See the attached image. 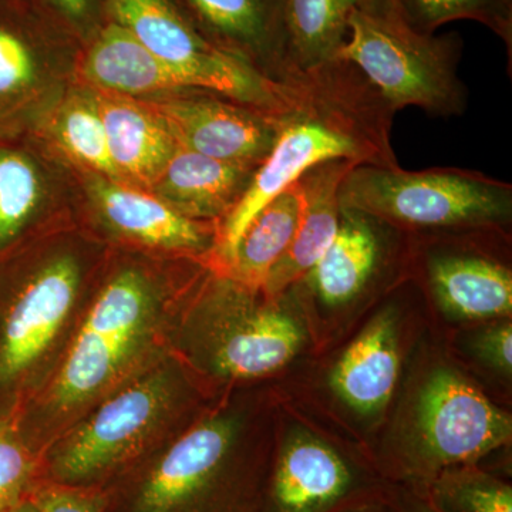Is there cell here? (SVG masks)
<instances>
[{"instance_id": "cell-1", "label": "cell", "mask_w": 512, "mask_h": 512, "mask_svg": "<svg viewBox=\"0 0 512 512\" xmlns=\"http://www.w3.org/2000/svg\"><path fill=\"white\" fill-rule=\"evenodd\" d=\"M274 113L275 146L221 222L217 245L225 265L255 215L313 165L346 160L399 167L392 144L397 111L348 60L338 57L281 82V106Z\"/></svg>"}, {"instance_id": "cell-2", "label": "cell", "mask_w": 512, "mask_h": 512, "mask_svg": "<svg viewBox=\"0 0 512 512\" xmlns=\"http://www.w3.org/2000/svg\"><path fill=\"white\" fill-rule=\"evenodd\" d=\"M340 205L376 215L397 229L427 234L505 228L512 185L453 167L406 171L355 165L340 187Z\"/></svg>"}, {"instance_id": "cell-3", "label": "cell", "mask_w": 512, "mask_h": 512, "mask_svg": "<svg viewBox=\"0 0 512 512\" xmlns=\"http://www.w3.org/2000/svg\"><path fill=\"white\" fill-rule=\"evenodd\" d=\"M235 421L214 417L109 488L106 512H258V488L234 466Z\"/></svg>"}, {"instance_id": "cell-4", "label": "cell", "mask_w": 512, "mask_h": 512, "mask_svg": "<svg viewBox=\"0 0 512 512\" xmlns=\"http://www.w3.org/2000/svg\"><path fill=\"white\" fill-rule=\"evenodd\" d=\"M461 49L457 35H423L392 8L356 9L338 57L356 66L394 110L413 106L431 116L454 117L467 109V89L457 73Z\"/></svg>"}, {"instance_id": "cell-5", "label": "cell", "mask_w": 512, "mask_h": 512, "mask_svg": "<svg viewBox=\"0 0 512 512\" xmlns=\"http://www.w3.org/2000/svg\"><path fill=\"white\" fill-rule=\"evenodd\" d=\"M178 393L177 375L168 366L128 384L49 448L40 478L109 490L140 466Z\"/></svg>"}, {"instance_id": "cell-6", "label": "cell", "mask_w": 512, "mask_h": 512, "mask_svg": "<svg viewBox=\"0 0 512 512\" xmlns=\"http://www.w3.org/2000/svg\"><path fill=\"white\" fill-rule=\"evenodd\" d=\"M160 289L140 266L110 276L86 313L49 393V404L69 412L117 382L150 342Z\"/></svg>"}, {"instance_id": "cell-7", "label": "cell", "mask_w": 512, "mask_h": 512, "mask_svg": "<svg viewBox=\"0 0 512 512\" xmlns=\"http://www.w3.org/2000/svg\"><path fill=\"white\" fill-rule=\"evenodd\" d=\"M104 6L107 22L188 74L195 89L266 111H275L281 104V84L211 45L173 0H104Z\"/></svg>"}, {"instance_id": "cell-8", "label": "cell", "mask_w": 512, "mask_h": 512, "mask_svg": "<svg viewBox=\"0 0 512 512\" xmlns=\"http://www.w3.org/2000/svg\"><path fill=\"white\" fill-rule=\"evenodd\" d=\"M420 448L402 473L430 484L450 467L471 466L510 443V414L450 370H437L420 394Z\"/></svg>"}, {"instance_id": "cell-9", "label": "cell", "mask_w": 512, "mask_h": 512, "mask_svg": "<svg viewBox=\"0 0 512 512\" xmlns=\"http://www.w3.org/2000/svg\"><path fill=\"white\" fill-rule=\"evenodd\" d=\"M82 284L76 256H52L10 293L0 313V389L12 387L42 359L73 311Z\"/></svg>"}, {"instance_id": "cell-10", "label": "cell", "mask_w": 512, "mask_h": 512, "mask_svg": "<svg viewBox=\"0 0 512 512\" xmlns=\"http://www.w3.org/2000/svg\"><path fill=\"white\" fill-rule=\"evenodd\" d=\"M146 104L178 146L227 163L258 168L271 154L278 136L274 111L208 90H184Z\"/></svg>"}, {"instance_id": "cell-11", "label": "cell", "mask_w": 512, "mask_h": 512, "mask_svg": "<svg viewBox=\"0 0 512 512\" xmlns=\"http://www.w3.org/2000/svg\"><path fill=\"white\" fill-rule=\"evenodd\" d=\"M211 45L271 80L292 76L285 0H173Z\"/></svg>"}, {"instance_id": "cell-12", "label": "cell", "mask_w": 512, "mask_h": 512, "mask_svg": "<svg viewBox=\"0 0 512 512\" xmlns=\"http://www.w3.org/2000/svg\"><path fill=\"white\" fill-rule=\"evenodd\" d=\"M74 40L39 0L0 2V130L32 99L47 60L74 52Z\"/></svg>"}, {"instance_id": "cell-13", "label": "cell", "mask_w": 512, "mask_h": 512, "mask_svg": "<svg viewBox=\"0 0 512 512\" xmlns=\"http://www.w3.org/2000/svg\"><path fill=\"white\" fill-rule=\"evenodd\" d=\"M345 456L312 436H293L276 458L258 512H338L360 494Z\"/></svg>"}, {"instance_id": "cell-14", "label": "cell", "mask_w": 512, "mask_h": 512, "mask_svg": "<svg viewBox=\"0 0 512 512\" xmlns=\"http://www.w3.org/2000/svg\"><path fill=\"white\" fill-rule=\"evenodd\" d=\"M423 276L437 305L453 318L511 315L512 272L500 256L466 245L433 244L424 252Z\"/></svg>"}, {"instance_id": "cell-15", "label": "cell", "mask_w": 512, "mask_h": 512, "mask_svg": "<svg viewBox=\"0 0 512 512\" xmlns=\"http://www.w3.org/2000/svg\"><path fill=\"white\" fill-rule=\"evenodd\" d=\"M87 191L111 229L147 247L200 254L217 244L210 222L184 217L134 185L92 174L87 178Z\"/></svg>"}, {"instance_id": "cell-16", "label": "cell", "mask_w": 512, "mask_h": 512, "mask_svg": "<svg viewBox=\"0 0 512 512\" xmlns=\"http://www.w3.org/2000/svg\"><path fill=\"white\" fill-rule=\"evenodd\" d=\"M392 229V224L376 215L342 207L338 234L303 278L306 286L328 306L356 301L375 284L389 261Z\"/></svg>"}, {"instance_id": "cell-17", "label": "cell", "mask_w": 512, "mask_h": 512, "mask_svg": "<svg viewBox=\"0 0 512 512\" xmlns=\"http://www.w3.org/2000/svg\"><path fill=\"white\" fill-rule=\"evenodd\" d=\"M247 289V288H245ZM241 308L227 312L229 319L215 333L208 349V365L229 379H255L284 367L303 342L301 326L291 315L275 308Z\"/></svg>"}, {"instance_id": "cell-18", "label": "cell", "mask_w": 512, "mask_h": 512, "mask_svg": "<svg viewBox=\"0 0 512 512\" xmlns=\"http://www.w3.org/2000/svg\"><path fill=\"white\" fill-rule=\"evenodd\" d=\"M357 164L330 160L313 165L298 178L302 212L291 247L269 272L262 289L276 296L302 281L328 251L340 224V187Z\"/></svg>"}, {"instance_id": "cell-19", "label": "cell", "mask_w": 512, "mask_h": 512, "mask_svg": "<svg viewBox=\"0 0 512 512\" xmlns=\"http://www.w3.org/2000/svg\"><path fill=\"white\" fill-rule=\"evenodd\" d=\"M77 64L87 83L99 92L117 96L174 94L195 89L188 74L154 56L126 30L110 22L83 46Z\"/></svg>"}, {"instance_id": "cell-20", "label": "cell", "mask_w": 512, "mask_h": 512, "mask_svg": "<svg viewBox=\"0 0 512 512\" xmlns=\"http://www.w3.org/2000/svg\"><path fill=\"white\" fill-rule=\"evenodd\" d=\"M256 167L227 163L178 146L151 185L173 210L195 221H224L252 183Z\"/></svg>"}, {"instance_id": "cell-21", "label": "cell", "mask_w": 512, "mask_h": 512, "mask_svg": "<svg viewBox=\"0 0 512 512\" xmlns=\"http://www.w3.org/2000/svg\"><path fill=\"white\" fill-rule=\"evenodd\" d=\"M93 96L121 181L150 190L177 148L170 131L146 103L103 92Z\"/></svg>"}, {"instance_id": "cell-22", "label": "cell", "mask_w": 512, "mask_h": 512, "mask_svg": "<svg viewBox=\"0 0 512 512\" xmlns=\"http://www.w3.org/2000/svg\"><path fill=\"white\" fill-rule=\"evenodd\" d=\"M400 357L392 311L376 316L343 353L330 386L343 403L360 414L380 412L396 387Z\"/></svg>"}, {"instance_id": "cell-23", "label": "cell", "mask_w": 512, "mask_h": 512, "mask_svg": "<svg viewBox=\"0 0 512 512\" xmlns=\"http://www.w3.org/2000/svg\"><path fill=\"white\" fill-rule=\"evenodd\" d=\"M302 212L298 180L275 195L249 222L229 259V278L255 291L291 247Z\"/></svg>"}, {"instance_id": "cell-24", "label": "cell", "mask_w": 512, "mask_h": 512, "mask_svg": "<svg viewBox=\"0 0 512 512\" xmlns=\"http://www.w3.org/2000/svg\"><path fill=\"white\" fill-rule=\"evenodd\" d=\"M359 0H285L286 47L292 76L338 59Z\"/></svg>"}, {"instance_id": "cell-25", "label": "cell", "mask_w": 512, "mask_h": 512, "mask_svg": "<svg viewBox=\"0 0 512 512\" xmlns=\"http://www.w3.org/2000/svg\"><path fill=\"white\" fill-rule=\"evenodd\" d=\"M45 195V177L32 154L0 140V252L19 241Z\"/></svg>"}, {"instance_id": "cell-26", "label": "cell", "mask_w": 512, "mask_h": 512, "mask_svg": "<svg viewBox=\"0 0 512 512\" xmlns=\"http://www.w3.org/2000/svg\"><path fill=\"white\" fill-rule=\"evenodd\" d=\"M390 8L423 35H434V30L453 20L483 23L507 46L511 73L512 0H392Z\"/></svg>"}, {"instance_id": "cell-27", "label": "cell", "mask_w": 512, "mask_h": 512, "mask_svg": "<svg viewBox=\"0 0 512 512\" xmlns=\"http://www.w3.org/2000/svg\"><path fill=\"white\" fill-rule=\"evenodd\" d=\"M53 134L72 160L93 174L121 181L111 160L106 128L94 96H73L57 113Z\"/></svg>"}, {"instance_id": "cell-28", "label": "cell", "mask_w": 512, "mask_h": 512, "mask_svg": "<svg viewBox=\"0 0 512 512\" xmlns=\"http://www.w3.org/2000/svg\"><path fill=\"white\" fill-rule=\"evenodd\" d=\"M429 503L439 512H512V488L476 468L450 467L429 484Z\"/></svg>"}, {"instance_id": "cell-29", "label": "cell", "mask_w": 512, "mask_h": 512, "mask_svg": "<svg viewBox=\"0 0 512 512\" xmlns=\"http://www.w3.org/2000/svg\"><path fill=\"white\" fill-rule=\"evenodd\" d=\"M40 470L42 458L10 424L0 421V512H12L28 498Z\"/></svg>"}, {"instance_id": "cell-30", "label": "cell", "mask_w": 512, "mask_h": 512, "mask_svg": "<svg viewBox=\"0 0 512 512\" xmlns=\"http://www.w3.org/2000/svg\"><path fill=\"white\" fill-rule=\"evenodd\" d=\"M28 500L37 512H106L109 490L39 478L29 491Z\"/></svg>"}, {"instance_id": "cell-31", "label": "cell", "mask_w": 512, "mask_h": 512, "mask_svg": "<svg viewBox=\"0 0 512 512\" xmlns=\"http://www.w3.org/2000/svg\"><path fill=\"white\" fill-rule=\"evenodd\" d=\"M53 16L66 26L82 45L106 26L104 0H39Z\"/></svg>"}, {"instance_id": "cell-32", "label": "cell", "mask_w": 512, "mask_h": 512, "mask_svg": "<svg viewBox=\"0 0 512 512\" xmlns=\"http://www.w3.org/2000/svg\"><path fill=\"white\" fill-rule=\"evenodd\" d=\"M478 352L490 363L505 373L512 369V328L510 323L497 326L485 332L478 339Z\"/></svg>"}, {"instance_id": "cell-33", "label": "cell", "mask_w": 512, "mask_h": 512, "mask_svg": "<svg viewBox=\"0 0 512 512\" xmlns=\"http://www.w3.org/2000/svg\"><path fill=\"white\" fill-rule=\"evenodd\" d=\"M400 512H439L429 503L427 498L412 497L403 500L399 507Z\"/></svg>"}, {"instance_id": "cell-34", "label": "cell", "mask_w": 512, "mask_h": 512, "mask_svg": "<svg viewBox=\"0 0 512 512\" xmlns=\"http://www.w3.org/2000/svg\"><path fill=\"white\" fill-rule=\"evenodd\" d=\"M392 5V0H359V8L366 12L383 13L387 12Z\"/></svg>"}, {"instance_id": "cell-35", "label": "cell", "mask_w": 512, "mask_h": 512, "mask_svg": "<svg viewBox=\"0 0 512 512\" xmlns=\"http://www.w3.org/2000/svg\"><path fill=\"white\" fill-rule=\"evenodd\" d=\"M12 512H37V511H36V508L33 507L32 504H30V501L28 500V498H26V500L23 501V503H20L18 505V507H16L15 510H13Z\"/></svg>"}, {"instance_id": "cell-36", "label": "cell", "mask_w": 512, "mask_h": 512, "mask_svg": "<svg viewBox=\"0 0 512 512\" xmlns=\"http://www.w3.org/2000/svg\"><path fill=\"white\" fill-rule=\"evenodd\" d=\"M338 512H379V511L369 510V508H360V510H348V511L339 510Z\"/></svg>"}, {"instance_id": "cell-37", "label": "cell", "mask_w": 512, "mask_h": 512, "mask_svg": "<svg viewBox=\"0 0 512 512\" xmlns=\"http://www.w3.org/2000/svg\"><path fill=\"white\" fill-rule=\"evenodd\" d=\"M0 2H5V0H0Z\"/></svg>"}]
</instances>
